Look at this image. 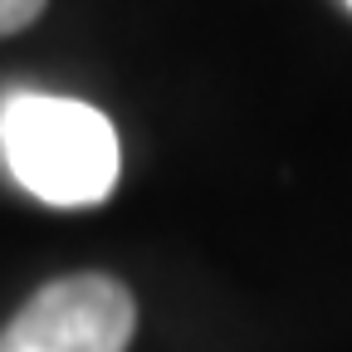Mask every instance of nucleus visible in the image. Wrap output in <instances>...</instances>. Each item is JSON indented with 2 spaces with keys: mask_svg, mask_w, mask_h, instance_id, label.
I'll return each instance as SVG.
<instances>
[{
  "mask_svg": "<svg viewBox=\"0 0 352 352\" xmlns=\"http://www.w3.org/2000/svg\"><path fill=\"white\" fill-rule=\"evenodd\" d=\"M0 157L44 206L78 210L113 196L122 147L113 122L83 98L10 94L0 103Z\"/></svg>",
  "mask_w": 352,
  "mask_h": 352,
  "instance_id": "nucleus-1",
  "label": "nucleus"
},
{
  "mask_svg": "<svg viewBox=\"0 0 352 352\" xmlns=\"http://www.w3.org/2000/svg\"><path fill=\"white\" fill-rule=\"evenodd\" d=\"M138 298L113 274L83 270L44 284L0 328V352H127Z\"/></svg>",
  "mask_w": 352,
  "mask_h": 352,
  "instance_id": "nucleus-2",
  "label": "nucleus"
},
{
  "mask_svg": "<svg viewBox=\"0 0 352 352\" xmlns=\"http://www.w3.org/2000/svg\"><path fill=\"white\" fill-rule=\"evenodd\" d=\"M44 6L50 0H0V34H15V30L34 25L44 15Z\"/></svg>",
  "mask_w": 352,
  "mask_h": 352,
  "instance_id": "nucleus-3",
  "label": "nucleus"
},
{
  "mask_svg": "<svg viewBox=\"0 0 352 352\" xmlns=\"http://www.w3.org/2000/svg\"><path fill=\"white\" fill-rule=\"evenodd\" d=\"M347 6H352V0H347Z\"/></svg>",
  "mask_w": 352,
  "mask_h": 352,
  "instance_id": "nucleus-4",
  "label": "nucleus"
}]
</instances>
